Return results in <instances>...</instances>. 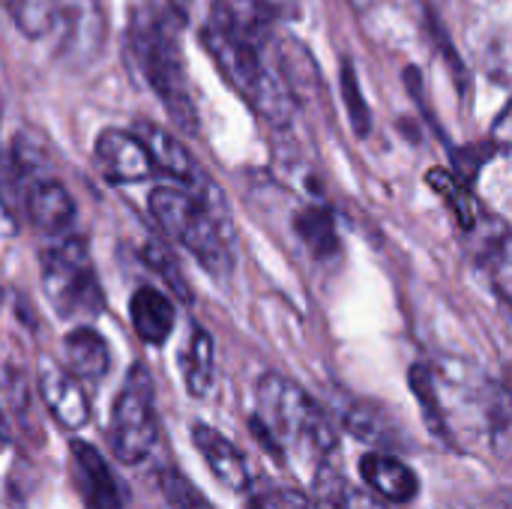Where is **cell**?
I'll use <instances>...</instances> for the list:
<instances>
[{
	"instance_id": "cell-6",
	"label": "cell",
	"mask_w": 512,
	"mask_h": 509,
	"mask_svg": "<svg viewBox=\"0 0 512 509\" xmlns=\"http://www.w3.org/2000/svg\"><path fill=\"white\" fill-rule=\"evenodd\" d=\"M159 441V417H156V390L147 366H132L123 381V390L111 408L108 444L117 462L141 465Z\"/></svg>"
},
{
	"instance_id": "cell-16",
	"label": "cell",
	"mask_w": 512,
	"mask_h": 509,
	"mask_svg": "<svg viewBox=\"0 0 512 509\" xmlns=\"http://www.w3.org/2000/svg\"><path fill=\"white\" fill-rule=\"evenodd\" d=\"M129 318L141 342L165 345L174 333V303L156 288H138L129 300Z\"/></svg>"
},
{
	"instance_id": "cell-4",
	"label": "cell",
	"mask_w": 512,
	"mask_h": 509,
	"mask_svg": "<svg viewBox=\"0 0 512 509\" xmlns=\"http://www.w3.org/2000/svg\"><path fill=\"white\" fill-rule=\"evenodd\" d=\"M201 42L213 63L219 66L222 78L273 126H285L294 117V99L285 90L276 66L264 63V45L228 36L210 24L201 27Z\"/></svg>"
},
{
	"instance_id": "cell-7",
	"label": "cell",
	"mask_w": 512,
	"mask_h": 509,
	"mask_svg": "<svg viewBox=\"0 0 512 509\" xmlns=\"http://www.w3.org/2000/svg\"><path fill=\"white\" fill-rule=\"evenodd\" d=\"M93 156H96V165L105 174V180L114 186L144 183L147 177L156 174L153 159L147 156L144 144L129 129H102L96 135Z\"/></svg>"
},
{
	"instance_id": "cell-28",
	"label": "cell",
	"mask_w": 512,
	"mask_h": 509,
	"mask_svg": "<svg viewBox=\"0 0 512 509\" xmlns=\"http://www.w3.org/2000/svg\"><path fill=\"white\" fill-rule=\"evenodd\" d=\"M9 438V432H6V420H3V414H0V441H6Z\"/></svg>"
},
{
	"instance_id": "cell-27",
	"label": "cell",
	"mask_w": 512,
	"mask_h": 509,
	"mask_svg": "<svg viewBox=\"0 0 512 509\" xmlns=\"http://www.w3.org/2000/svg\"><path fill=\"white\" fill-rule=\"evenodd\" d=\"M429 183H432V186H438V189H444V192L450 195V201L456 204V213H459V225H462V228H474V210H471L468 198L459 192V186L450 180V174H447V171H441V168H435V171L429 174Z\"/></svg>"
},
{
	"instance_id": "cell-22",
	"label": "cell",
	"mask_w": 512,
	"mask_h": 509,
	"mask_svg": "<svg viewBox=\"0 0 512 509\" xmlns=\"http://www.w3.org/2000/svg\"><path fill=\"white\" fill-rule=\"evenodd\" d=\"M411 390L423 408V417H426V426L432 429V435L438 438H450V426H447V417L441 411V393H438V384H435V372L429 366H411Z\"/></svg>"
},
{
	"instance_id": "cell-18",
	"label": "cell",
	"mask_w": 512,
	"mask_h": 509,
	"mask_svg": "<svg viewBox=\"0 0 512 509\" xmlns=\"http://www.w3.org/2000/svg\"><path fill=\"white\" fill-rule=\"evenodd\" d=\"M294 234L303 240V246L315 255V258H330L339 252V231H336V219L327 207L321 204H309L303 210L294 213Z\"/></svg>"
},
{
	"instance_id": "cell-11",
	"label": "cell",
	"mask_w": 512,
	"mask_h": 509,
	"mask_svg": "<svg viewBox=\"0 0 512 509\" xmlns=\"http://www.w3.org/2000/svg\"><path fill=\"white\" fill-rule=\"evenodd\" d=\"M72 462L78 489L87 509H123V492L108 468V462L99 456V450L87 441H72Z\"/></svg>"
},
{
	"instance_id": "cell-10",
	"label": "cell",
	"mask_w": 512,
	"mask_h": 509,
	"mask_svg": "<svg viewBox=\"0 0 512 509\" xmlns=\"http://www.w3.org/2000/svg\"><path fill=\"white\" fill-rule=\"evenodd\" d=\"M210 27L264 45H273V9L270 0H213L210 6Z\"/></svg>"
},
{
	"instance_id": "cell-12",
	"label": "cell",
	"mask_w": 512,
	"mask_h": 509,
	"mask_svg": "<svg viewBox=\"0 0 512 509\" xmlns=\"http://www.w3.org/2000/svg\"><path fill=\"white\" fill-rule=\"evenodd\" d=\"M132 132L144 144L147 156L153 159V168L168 174V177H174L180 186H192L204 174V168H198L192 153L168 129H162L156 123H147V120H138Z\"/></svg>"
},
{
	"instance_id": "cell-9",
	"label": "cell",
	"mask_w": 512,
	"mask_h": 509,
	"mask_svg": "<svg viewBox=\"0 0 512 509\" xmlns=\"http://www.w3.org/2000/svg\"><path fill=\"white\" fill-rule=\"evenodd\" d=\"M192 444H195L198 456L207 462V468L213 471V477L225 489H231L237 495H246L252 489V471H249L246 456L222 432H216L207 423H195L192 426Z\"/></svg>"
},
{
	"instance_id": "cell-2",
	"label": "cell",
	"mask_w": 512,
	"mask_h": 509,
	"mask_svg": "<svg viewBox=\"0 0 512 509\" xmlns=\"http://www.w3.org/2000/svg\"><path fill=\"white\" fill-rule=\"evenodd\" d=\"M255 441L276 459L285 462L288 453L318 465L336 456V429L324 408L291 378L267 372L255 387V414L249 420Z\"/></svg>"
},
{
	"instance_id": "cell-3",
	"label": "cell",
	"mask_w": 512,
	"mask_h": 509,
	"mask_svg": "<svg viewBox=\"0 0 512 509\" xmlns=\"http://www.w3.org/2000/svg\"><path fill=\"white\" fill-rule=\"evenodd\" d=\"M180 3H150L144 6L129 27V54L135 69L144 75L147 87L162 99L168 117L186 129L198 132V111L192 102L186 57L180 45L183 9Z\"/></svg>"
},
{
	"instance_id": "cell-19",
	"label": "cell",
	"mask_w": 512,
	"mask_h": 509,
	"mask_svg": "<svg viewBox=\"0 0 512 509\" xmlns=\"http://www.w3.org/2000/svg\"><path fill=\"white\" fill-rule=\"evenodd\" d=\"M180 369H183L186 390L192 396H207V390L213 387V339L207 330L192 327L189 345L180 354Z\"/></svg>"
},
{
	"instance_id": "cell-26",
	"label": "cell",
	"mask_w": 512,
	"mask_h": 509,
	"mask_svg": "<svg viewBox=\"0 0 512 509\" xmlns=\"http://www.w3.org/2000/svg\"><path fill=\"white\" fill-rule=\"evenodd\" d=\"M249 509H321L318 501L303 495L300 489H270L264 495H255Z\"/></svg>"
},
{
	"instance_id": "cell-15",
	"label": "cell",
	"mask_w": 512,
	"mask_h": 509,
	"mask_svg": "<svg viewBox=\"0 0 512 509\" xmlns=\"http://www.w3.org/2000/svg\"><path fill=\"white\" fill-rule=\"evenodd\" d=\"M276 72L291 93L294 105H309L324 93L321 72L309 48L297 39H279L276 42Z\"/></svg>"
},
{
	"instance_id": "cell-5",
	"label": "cell",
	"mask_w": 512,
	"mask_h": 509,
	"mask_svg": "<svg viewBox=\"0 0 512 509\" xmlns=\"http://www.w3.org/2000/svg\"><path fill=\"white\" fill-rule=\"evenodd\" d=\"M42 291L63 321H90L105 309L84 237H54V243L42 252Z\"/></svg>"
},
{
	"instance_id": "cell-14",
	"label": "cell",
	"mask_w": 512,
	"mask_h": 509,
	"mask_svg": "<svg viewBox=\"0 0 512 509\" xmlns=\"http://www.w3.org/2000/svg\"><path fill=\"white\" fill-rule=\"evenodd\" d=\"M27 201V216L30 222L48 234V237H63L72 222H75V201L66 192L63 183L51 180V177H36L24 195Z\"/></svg>"
},
{
	"instance_id": "cell-17",
	"label": "cell",
	"mask_w": 512,
	"mask_h": 509,
	"mask_svg": "<svg viewBox=\"0 0 512 509\" xmlns=\"http://www.w3.org/2000/svg\"><path fill=\"white\" fill-rule=\"evenodd\" d=\"M63 357H66V372L75 375L78 381H102L111 369V351L108 342L93 330V327H75L63 339Z\"/></svg>"
},
{
	"instance_id": "cell-20",
	"label": "cell",
	"mask_w": 512,
	"mask_h": 509,
	"mask_svg": "<svg viewBox=\"0 0 512 509\" xmlns=\"http://www.w3.org/2000/svg\"><path fill=\"white\" fill-rule=\"evenodd\" d=\"M336 408H339L342 426H345L354 438H360V441H366V444H393L390 423L381 417L378 408H372V405H366V402H354V399H351V402H339Z\"/></svg>"
},
{
	"instance_id": "cell-13",
	"label": "cell",
	"mask_w": 512,
	"mask_h": 509,
	"mask_svg": "<svg viewBox=\"0 0 512 509\" xmlns=\"http://www.w3.org/2000/svg\"><path fill=\"white\" fill-rule=\"evenodd\" d=\"M360 477L378 498H384L387 504H396V507L411 504L420 492L417 474L402 459H396L390 453H366L360 459Z\"/></svg>"
},
{
	"instance_id": "cell-1",
	"label": "cell",
	"mask_w": 512,
	"mask_h": 509,
	"mask_svg": "<svg viewBox=\"0 0 512 509\" xmlns=\"http://www.w3.org/2000/svg\"><path fill=\"white\" fill-rule=\"evenodd\" d=\"M159 228L177 240L213 276L228 279L234 270V222L219 186L201 174L192 186H159L147 201Z\"/></svg>"
},
{
	"instance_id": "cell-21",
	"label": "cell",
	"mask_w": 512,
	"mask_h": 509,
	"mask_svg": "<svg viewBox=\"0 0 512 509\" xmlns=\"http://www.w3.org/2000/svg\"><path fill=\"white\" fill-rule=\"evenodd\" d=\"M3 9L9 12V18L15 21V27L30 36V39H42L54 30L57 21V0H0Z\"/></svg>"
},
{
	"instance_id": "cell-8",
	"label": "cell",
	"mask_w": 512,
	"mask_h": 509,
	"mask_svg": "<svg viewBox=\"0 0 512 509\" xmlns=\"http://www.w3.org/2000/svg\"><path fill=\"white\" fill-rule=\"evenodd\" d=\"M36 387H39V396H42L48 414L63 429L75 432V429L87 426L90 402H87V393H84V387H81V381L75 375H69L63 366H57L51 360H42L39 372H36Z\"/></svg>"
},
{
	"instance_id": "cell-24",
	"label": "cell",
	"mask_w": 512,
	"mask_h": 509,
	"mask_svg": "<svg viewBox=\"0 0 512 509\" xmlns=\"http://www.w3.org/2000/svg\"><path fill=\"white\" fill-rule=\"evenodd\" d=\"M342 93H345V105H348V117H351V126L354 132L363 138L369 135L372 129V111L363 99V90H360V81H357V72H354V63L351 60H342Z\"/></svg>"
},
{
	"instance_id": "cell-23",
	"label": "cell",
	"mask_w": 512,
	"mask_h": 509,
	"mask_svg": "<svg viewBox=\"0 0 512 509\" xmlns=\"http://www.w3.org/2000/svg\"><path fill=\"white\" fill-rule=\"evenodd\" d=\"M159 492L171 509H216L177 468H168L159 474Z\"/></svg>"
},
{
	"instance_id": "cell-25",
	"label": "cell",
	"mask_w": 512,
	"mask_h": 509,
	"mask_svg": "<svg viewBox=\"0 0 512 509\" xmlns=\"http://www.w3.org/2000/svg\"><path fill=\"white\" fill-rule=\"evenodd\" d=\"M144 258H147V264H150V270H156L183 300H189L192 294H189V285H186V276H183V270H180V264L174 261V255L162 246V243H147L144 246Z\"/></svg>"
}]
</instances>
